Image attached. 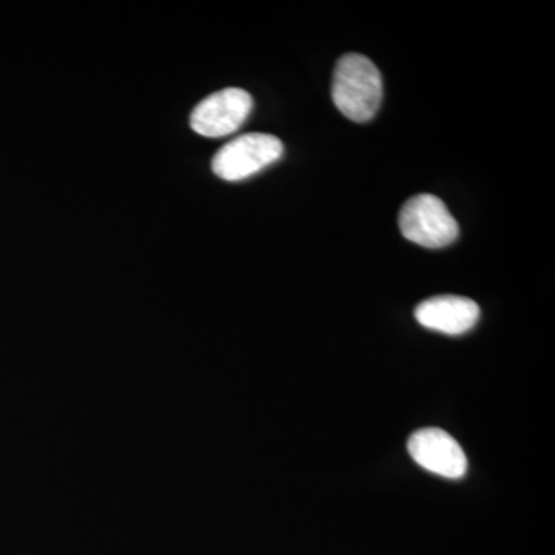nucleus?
Masks as SVG:
<instances>
[{
	"label": "nucleus",
	"mask_w": 555,
	"mask_h": 555,
	"mask_svg": "<svg viewBox=\"0 0 555 555\" xmlns=\"http://www.w3.org/2000/svg\"><path fill=\"white\" fill-rule=\"evenodd\" d=\"M332 100L353 122L374 118L383 101V79L374 62L363 54H345L335 67Z\"/></svg>",
	"instance_id": "1"
},
{
	"label": "nucleus",
	"mask_w": 555,
	"mask_h": 555,
	"mask_svg": "<svg viewBox=\"0 0 555 555\" xmlns=\"http://www.w3.org/2000/svg\"><path fill=\"white\" fill-rule=\"evenodd\" d=\"M400 230L404 238L426 248H441L459 238V222L447 204L434 195H416L400 211Z\"/></svg>",
	"instance_id": "2"
},
{
	"label": "nucleus",
	"mask_w": 555,
	"mask_h": 555,
	"mask_svg": "<svg viewBox=\"0 0 555 555\" xmlns=\"http://www.w3.org/2000/svg\"><path fill=\"white\" fill-rule=\"evenodd\" d=\"M284 145L276 137L247 133L233 139L211 160L214 173L225 181L254 177L283 156Z\"/></svg>",
	"instance_id": "3"
},
{
	"label": "nucleus",
	"mask_w": 555,
	"mask_h": 555,
	"mask_svg": "<svg viewBox=\"0 0 555 555\" xmlns=\"http://www.w3.org/2000/svg\"><path fill=\"white\" fill-rule=\"evenodd\" d=\"M254 100L246 90L225 89L201 101L190 116V126L206 138H222L246 122Z\"/></svg>",
	"instance_id": "4"
},
{
	"label": "nucleus",
	"mask_w": 555,
	"mask_h": 555,
	"mask_svg": "<svg viewBox=\"0 0 555 555\" xmlns=\"http://www.w3.org/2000/svg\"><path fill=\"white\" fill-rule=\"evenodd\" d=\"M408 451L416 465L436 476L462 478L466 476L467 459L465 451L454 437L438 427H425L412 434Z\"/></svg>",
	"instance_id": "5"
},
{
	"label": "nucleus",
	"mask_w": 555,
	"mask_h": 555,
	"mask_svg": "<svg viewBox=\"0 0 555 555\" xmlns=\"http://www.w3.org/2000/svg\"><path fill=\"white\" fill-rule=\"evenodd\" d=\"M415 318L423 327L459 337L476 327L480 308L473 299L443 295L420 302Z\"/></svg>",
	"instance_id": "6"
}]
</instances>
